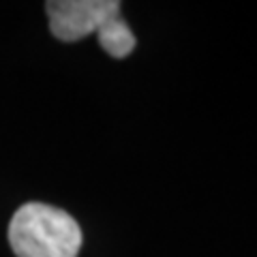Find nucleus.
<instances>
[{"instance_id":"obj_2","label":"nucleus","mask_w":257,"mask_h":257,"mask_svg":"<svg viewBox=\"0 0 257 257\" xmlns=\"http://www.w3.org/2000/svg\"><path fill=\"white\" fill-rule=\"evenodd\" d=\"M118 0H52L45 5L50 30L64 43L79 41L120 15Z\"/></svg>"},{"instance_id":"obj_1","label":"nucleus","mask_w":257,"mask_h":257,"mask_svg":"<svg viewBox=\"0 0 257 257\" xmlns=\"http://www.w3.org/2000/svg\"><path fill=\"white\" fill-rule=\"evenodd\" d=\"M9 242L18 257H77L82 229L60 208L28 202L9 223Z\"/></svg>"},{"instance_id":"obj_3","label":"nucleus","mask_w":257,"mask_h":257,"mask_svg":"<svg viewBox=\"0 0 257 257\" xmlns=\"http://www.w3.org/2000/svg\"><path fill=\"white\" fill-rule=\"evenodd\" d=\"M96 39H99L101 47L105 50L111 58H126L128 54L135 50V37L126 22L116 15V18L107 20L103 26L96 30Z\"/></svg>"}]
</instances>
